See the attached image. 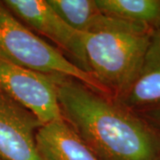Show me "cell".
I'll use <instances>...</instances> for the list:
<instances>
[{"label": "cell", "mask_w": 160, "mask_h": 160, "mask_svg": "<svg viewBox=\"0 0 160 160\" xmlns=\"http://www.w3.org/2000/svg\"><path fill=\"white\" fill-rule=\"evenodd\" d=\"M57 92L63 118L99 160H160V132L134 111L71 78Z\"/></svg>", "instance_id": "obj_1"}, {"label": "cell", "mask_w": 160, "mask_h": 160, "mask_svg": "<svg viewBox=\"0 0 160 160\" xmlns=\"http://www.w3.org/2000/svg\"><path fill=\"white\" fill-rule=\"evenodd\" d=\"M153 32L126 22L95 34L83 33L90 74L109 93L122 95L137 78Z\"/></svg>", "instance_id": "obj_2"}, {"label": "cell", "mask_w": 160, "mask_h": 160, "mask_svg": "<svg viewBox=\"0 0 160 160\" xmlns=\"http://www.w3.org/2000/svg\"><path fill=\"white\" fill-rule=\"evenodd\" d=\"M0 58L19 67L78 80L100 94H109L89 72L25 26L0 2Z\"/></svg>", "instance_id": "obj_3"}, {"label": "cell", "mask_w": 160, "mask_h": 160, "mask_svg": "<svg viewBox=\"0 0 160 160\" xmlns=\"http://www.w3.org/2000/svg\"><path fill=\"white\" fill-rule=\"evenodd\" d=\"M61 77L24 69L0 58V89L43 125L63 118L57 92Z\"/></svg>", "instance_id": "obj_4"}, {"label": "cell", "mask_w": 160, "mask_h": 160, "mask_svg": "<svg viewBox=\"0 0 160 160\" xmlns=\"http://www.w3.org/2000/svg\"><path fill=\"white\" fill-rule=\"evenodd\" d=\"M3 3L16 17L51 39L69 53L79 68L89 72L83 46V33L65 22L46 0H6Z\"/></svg>", "instance_id": "obj_5"}, {"label": "cell", "mask_w": 160, "mask_h": 160, "mask_svg": "<svg viewBox=\"0 0 160 160\" xmlns=\"http://www.w3.org/2000/svg\"><path fill=\"white\" fill-rule=\"evenodd\" d=\"M43 124L0 89V158L42 160L36 133Z\"/></svg>", "instance_id": "obj_6"}, {"label": "cell", "mask_w": 160, "mask_h": 160, "mask_svg": "<svg viewBox=\"0 0 160 160\" xmlns=\"http://www.w3.org/2000/svg\"><path fill=\"white\" fill-rule=\"evenodd\" d=\"M116 102L134 112L160 105V29L152 33L136 79Z\"/></svg>", "instance_id": "obj_7"}, {"label": "cell", "mask_w": 160, "mask_h": 160, "mask_svg": "<svg viewBox=\"0 0 160 160\" xmlns=\"http://www.w3.org/2000/svg\"><path fill=\"white\" fill-rule=\"evenodd\" d=\"M36 143L42 160H99L64 118L40 126Z\"/></svg>", "instance_id": "obj_8"}, {"label": "cell", "mask_w": 160, "mask_h": 160, "mask_svg": "<svg viewBox=\"0 0 160 160\" xmlns=\"http://www.w3.org/2000/svg\"><path fill=\"white\" fill-rule=\"evenodd\" d=\"M58 15L75 30L95 34L119 27L126 22L99 9L95 0H46Z\"/></svg>", "instance_id": "obj_9"}, {"label": "cell", "mask_w": 160, "mask_h": 160, "mask_svg": "<svg viewBox=\"0 0 160 160\" xmlns=\"http://www.w3.org/2000/svg\"><path fill=\"white\" fill-rule=\"evenodd\" d=\"M101 11L111 17L143 27L160 29V0H95Z\"/></svg>", "instance_id": "obj_10"}, {"label": "cell", "mask_w": 160, "mask_h": 160, "mask_svg": "<svg viewBox=\"0 0 160 160\" xmlns=\"http://www.w3.org/2000/svg\"><path fill=\"white\" fill-rule=\"evenodd\" d=\"M142 118L160 132V105L141 111Z\"/></svg>", "instance_id": "obj_11"}, {"label": "cell", "mask_w": 160, "mask_h": 160, "mask_svg": "<svg viewBox=\"0 0 160 160\" xmlns=\"http://www.w3.org/2000/svg\"><path fill=\"white\" fill-rule=\"evenodd\" d=\"M0 160H2V159H1V158H0Z\"/></svg>", "instance_id": "obj_12"}]
</instances>
